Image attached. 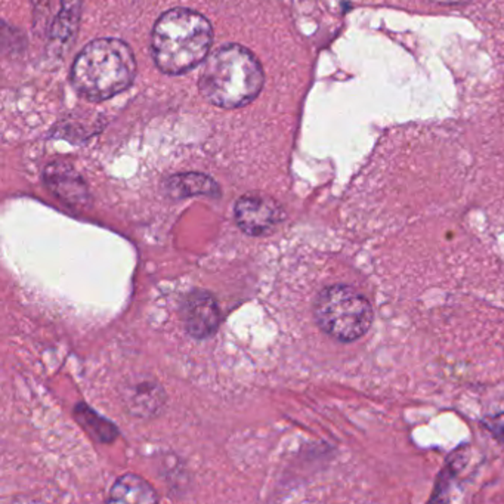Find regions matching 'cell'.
<instances>
[{
    "label": "cell",
    "mask_w": 504,
    "mask_h": 504,
    "mask_svg": "<svg viewBox=\"0 0 504 504\" xmlns=\"http://www.w3.org/2000/svg\"><path fill=\"white\" fill-rule=\"evenodd\" d=\"M212 42L206 16L193 9H171L152 28V59L164 74H185L206 59Z\"/></svg>",
    "instance_id": "1"
},
{
    "label": "cell",
    "mask_w": 504,
    "mask_h": 504,
    "mask_svg": "<svg viewBox=\"0 0 504 504\" xmlns=\"http://www.w3.org/2000/svg\"><path fill=\"white\" fill-rule=\"evenodd\" d=\"M264 83V68L255 54L237 43H229L206 59L200 92L216 107L240 109L259 95Z\"/></svg>",
    "instance_id": "2"
},
{
    "label": "cell",
    "mask_w": 504,
    "mask_h": 504,
    "mask_svg": "<svg viewBox=\"0 0 504 504\" xmlns=\"http://www.w3.org/2000/svg\"><path fill=\"white\" fill-rule=\"evenodd\" d=\"M136 76V59L119 39L92 40L74 59L71 85L89 101H105L124 92Z\"/></svg>",
    "instance_id": "3"
},
{
    "label": "cell",
    "mask_w": 504,
    "mask_h": 504,
    "mask_svg": "<svg viewBox=\"0 0 504 504\" xmlns=\"http://www.w3.org/2000/svg\"><path fill=\"white\" fill-rule=\"evenodd\" d=\"M315 321L336 341L350 343L367 334L373 324L369 299L345 284L322 289L314 302Z\"/></svg>",
    "instance_id": "4"
},
{
    "label": "cell",
    "mask_w": 504,
    "mask_h": 504,
    "mask_svg": "<svg viewBox=\"0 0 504 504\" xmlns=\"http://www.w3.org/2000/svg\"><path fill=\"white\" fill-rule=\"evenodd\" d=\"M236 221L243 233L252 237L271 233L284 219L283 207L267 194L248 193L236 203Z\"/></svg>",
    "instance_id": "5"
},
{
    "label": "cell",
    "mask_w": 504,
    "mask_h": 504,
    "mask_svg": "<svg viewBox=\"0 0 504 504\" xmlns=\"http://www.w3.org/2000/svg\"><path fill=\"white\" fill-rule=\"evenodd\" d=\"M183 320L188 333L195 339H207L216 333L221 322V310L216 299L209 291L195 290L186 296Z\"/></svg>",
    "instance_id": "6"
},
{
    "label": "cell",
    "mask_w": 504,
    "mask_h": 504,
    "mask_svg": "<svg viewBox=\"0 0 504 504\" xmlns=\"http://www.w3.org/2000/svg\"><path fill=\"white\" fill-rule=\"evenodd\" d=\"M45 181L57 197L71 206H83L89 193L82 176L66 163H52L45 171Z\"/></svg>",
    "instance_id": "7"
},
{
    "label": "cell",
    "mask_w": 504,
    "mask_h": 504,
    "mask_svg": "<svg viewBox=\"0 0 504 504\" xmlns=\"http://www.w3.org/2000/svg\"><path fill=\"white\" fill-rule=\"evenodd\" d=\"M164 193L171 198H186L193 195H219V185L203 173H181L171 176L164 183Z\"/></svg>",
    "instance_id": "8"
},
{
    "label": "cell",
    "mask_w": 504,
    "mask_h": 504,
    "mask_svg": "<svg viewBox=\"0 0 504 504\" xmlns=\"http://www.w3.org/2000/svg\"><path fill=\"white\" fill-rule=\"evenodd\" d=\"M111 503H157L159 496L144 478L128 474L119 478L110 491Z\"/></svg>",
    "instance_id": "9"
},
{
    "label": "cell",
    "mask_w": 504,
    "mask_h": 504,
    "mask_svg": "<svg viewBox=\"0 0 504 504\" xmlns=\"http://www.w3.org/2000/svg\"><path fill=\"white\" fill-rule=\"evenodd\" d=\"M74 415L86 431L90 432L100 443H113L117 438V429L113 423L97 415L85 404H79Z\"/></svg>",
    "instance_id": "10"
},
{
    "label": "cell",
    "mask_w": 504,
    "mask_h": 504,
    "mask_svg": "<svg viewBox=\"0 0 504 504\" xmlns=\"http://www.w3.org/2000/svg\"><path fill=\"white\" fill-rule=\"evenodd\" d=\"M80 0H62V9L58 21L55 23V36L59 39H68L73 28L78 27Z\"/></svg>",
    "instance_id": "11"
},
{
    "label": "cell",
    "mask_w": 504,
    "mask_h": 504,
    "mask_svg": "<svg viewBox=\"0 0 504 504\" xmlns=\"http://www.w3.org/2000/svg\"><path fill=\"white\" fill-rule=\"evenodd\" d=\"M135 398H132L133 408H142V412H152L154 408H159V396L155 395L157 386L154 384H140V388L136 389Z\"/></svg>",
    "instance_id": "12"
},
{
    "label": "cell",
    "mask_w": 504,
    "mask_h": 504,
    "mask_svg": "<svg viewBox=\"0 0 504 504\" xmlns=\"http://www.w3.org/2000/svg\"><path fill=\"white\" fill-rule=\"evenodd\" d=\"M482 426L491 432L499 443L504 444V413L485 417L482 419Z\"/></svg>",
    "instance_id": "13"
},
{
    "label": "cell",
    "mask_w": 504,
    "mask_h": 504,
    "mask_svg": "<svg viewBox=\"0 0 504 504\" xmlns=\"http://www.w3.org/2000/svg\"><path fill=\"white\" fill-rule=\"evenodd\" d=\"M432 2H436V4L443 5H460L466 4V2H469V0H432Z\"/></svg>",
    "instance_id": "14"
}]
</instances>
